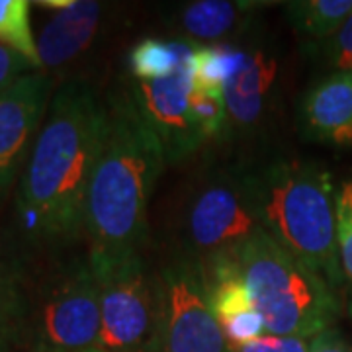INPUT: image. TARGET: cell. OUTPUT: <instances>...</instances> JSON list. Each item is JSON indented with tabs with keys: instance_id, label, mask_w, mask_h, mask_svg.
Here are the masks:
<instances>
[{
	"instance_id": "24",
	"label": "cell",
	"mask_w": 352,
	"mask_h": 352,
	"mask_svg": "<svg viewBox=\"0 0 352 352\" xmlns=\"http://www.w3.org/2000/svg\"><path fill=\"white\" fill-rule=\"evenodd\" d=\"M314 339H303V337H278L264 333L263 337L245 342L235 352H311Z\"/></svg>"
},
{
	"instance_id": "6",
	"label": "cell",
	"mask_w": 352,
	"mask_h": 352,
	"mask_svg": "<svg viewBox=\"0 0 352 352\" xmlns=\"http://www.w3.org/2000/svg\"><path fill=\"white\" fill-rule=\"evenodd\" d=\"M30 331L38 352H82L100 346L98 282L90 261L75 258L43 280L30 303Z\"/></svg>"
},
{
	"instance_id": "2",
	"label": "cell",
	"mask_w": 352,
	"mask_h": 352,
	"mask_svg": "<svg viewBox=\"0 0 352 352\" xmlns=\"http://www.w3.org/2000/svg\"><path fill=\"white\" fill-rule=\"evenodd\" d=\"M106 112V138L85 210L90 263L141 252L149 229V200L166 164L163 145L129 88L113 94Z\"/></svg>"
},
{
	"instance_id": "5",
	"label": "cell",
	"mask_w": 352,
	"mask_h": 352,
	"mask_svg": "<svg viewBox=\"0 0 352 352\" xmlns=\"http://www.w3.org/2000/svg\"><path fill=\"white\" fill-rule=\"evenodd\" d=\"M100 292V346L106 352H155L163 289L141 252L90 263Z\"/></svg>"
},
{
	"instance_id": "8",
	"label": "cell",
	"mask_w": 352,
	"mask_h": 352,
	"mask_svg": "<svg viewBox=\"0 0 352 352\" xmlns=\"http://www.w3.org/2000/svg\"><path fill=\"white\" fill-rule=\"evenodd\" d=\"M163 305L155 352H235L219 325L206 270L180 258L161 274Z\"/></svg>"
},
{
	"instance_id": "10",
	"label": "cell",
	"mask_w": 352,
	"mask_h": 352,
	"mask_svg": "<svg viewBox=\"0 0 352 352\" xmlns=\"http://www.w3.org/2000/svg\"><path fill=\"white\" fill-rule=\"evenodd\" d=\"M51 90V76L32 71L0 92V194L32 155L41 120L50 110Z\"/></svg>"
},
{
	"instance_id": "15",
	"label": "cell",
	"mask_w": 352,
	"mask_h": 352,
	"mask_svg": "<svg viewBox=\"0 0 352 352\" xmlns=\"http://www.w3.org/2000/svg\"><path fill=\"white\" fill-rule=\"evenodd\" d=\"M258 2L235 0H200L184 6L178 14V25L196 39H221L237 32L249 22L252 14L261 10Z\"/></svg>"
},
{
	"instance_id": "1",
	"label": "cell",
	"mask_w": 352,
	"mask_h": 352,
	"mask_svg": "<svg viewBox=\"0 0 352 352\" xmlns=\"http://www.w3.org/2000/svg\"><path fill=\"white\" fill-rule=\"evenodd\" d=\"M106 126V106L85 82L69 80L53 94L18 192L20 227L34 245L65 247L85 233Z\"/></svg>"
},
{
	"instance_id": "18",
	"label": "cell",
	"mask_w": 352,
	"mask_h": 352,
	"mask_svg": "<svg viewBox=\"0 0 352 352\" xmlns=\"http://www.w3.org/2000/svg\"><path fill=\"white\" fill-rule=\"evenodd\" d=\"M28 0H0V45L22 55L36 71L41 69L38 39L32 32V18Z\"/></svg>"
},
{
	"instance_id": "7",
	"label": "cell",
	"mask_w": 352,
	"mask_h": 352,
	"mask_svg": "<svg viewBox=\"0 0 352 352\" xmlns=\"http://www.w3.org/2000/svg\"><path fill=\"white\" fill-rule=\"evenodd\" d=\"M264 231L245 173H219L204 178L190 194L182 214V237L190 261L208 264L235 254L256 233Z\"/></svg>"
},
{
	"instance_id": "12",
	"label": "cell",
	"mask_w": 352,
	"mask_h": 352,
	"mask_svg": "<svg viewBox=\"0 0 352 352\" xmlns=\"http://www.w3.org/2000/svg\"><path fill=\"white\" fill-rule=\"evenodd\" d=\"M303 138L329 145H352V73H331L300 102Z\"/></svg>"
},
{
	"instance_id": "17",
	"label": "cell",
	"mask_w": 352,
	"mask_h": 352,
	"mask_svg": "<svg viewBox=\"0 0 352 352\" xmlns=\"http://www.w3.org/2000/svg\"><path fill=\"white\" fill-rule=\"evenodd\" d=\"M292 28L311 43L329 39L352 14V0H296L284 4Z\"/></svg>"
},
{
	"instance_id": "14",
	"label": "cell",
	"mask_w": 352,
	"mask_h": 352,
	"mask_svg": "<svg viewBox=\"0 0 352 352\" xmlns=\"http://www.w3.org/2000/svg\"><path fill=\"white\" fill-rule=\"evenodd\" d=\"M100 16L102 4L92 0H75L55 14L38 38L41 69H59L76 59L92 43Z\"/></svg>"
},
{
	"instance_id": "19",
	"label": "cell",
	"mask_w": 352,
	"mask_h": 352,
	"mask_svg": "<svg viewBox=\"0 0 352 352\" xmlns=\"http://www.w3.org/2000/svg\"><path fill=\"white\" fill-rule=\"evenodd\" d=\"M245 57L247 51L231 45H210V47L200 45L194 61L196 87L223 90L227 80L239 71Z\"/></svg>"
},
{
	"instance_id": "4",
	"label": "cell",
	"mask_w": 352,
	"mask_h": 352,
	"mask_svg": "<svg viewBox=\"0 0 352 352\" xmlns=\"http://www.w3.org/2000/svg\"><path fill=\"white\" fill-rule=\"evenodd\" d=\"M235 258L266 333L315 339L333 329L340 314L335 289L266 231L247 241Z\"/></svg>"
},
{
	"instance_id": "9",
	"label": "cell",
	"mask_w": 352,
	"mask_h": 352,
	"mask_svg": "<svg viewBox=\"0 0 352 352\" xmlns=\"http://www.w3.org/2000/svg\"><path fill=\"white\" fill-rule=\"evenodd\" d=\"M194 67L157 80H131L127 88L139 112L163 145L166 164L184 161L206 139L192 113Z\"/></svg>"
},
{
	"instance_id": "3",
	"label": "cell",
	"mask_w": 352,
	"mask_h": 352,
	"mask_svg": "<svg viewBox=\"0 0 352 352\" xmlns=\"http://www.w3.org/2000/svg\"><path fill=\"white\" fill-rule=\"evenodd\" d=\"M245 182L264 231L337 292L344 272L337 241V194L327 168L282 159L245 173Z\"/></svg>"
},
{
	"instance_id": "20",
	"label": "cell",
	"mask_w": 352,
	"mask_h": 352,
	"mask_svg": "<svg viewBox=\"0 0 352 352\" xmlns=\"http://www.w3.org/2000/svg\"><path fill=\"white\" fill-rule=\"evenodd\" d=\"M30 327V302L20 284H0V352H10Z\"/></svg>"
},
{
	"instance_id": "21",
	"label": "cell",
	"mask_w": 352,
	"mask_h": 352,
	"mask_svg": "<svg viewBox=\"0 0 352 352\" xmlns=\"http://www.w3.org/2000/svg\"><path fill=\"white\" fill-rule=\"evenodd\" d=\"M190 106H192L194 120H196L206 141L221 138L226 133L229 124H227L226 98H223L221 90L194 87Z\"/></svg>"
},
{
	"instance_id": "26",
	"label": "cell",
	"mask_w": 352,
	"mask_h": 352,
	"mask_svg": "<svg viewBox=\"0 0 352 352\" xmlns=\"http://www.w3.org/2000/svg\"><path fill=\"white\" fill-rule=\"evenodd\" d=\"M22 278V263L10 251L6 243L0 241V284H20Z\"/></svg>"
},
{
	"instance_id": "25",
	"label": "cell",
	"mask_w": 352,
	"mask_h": 352,
	"mask_svg": "<svg viewBox=\"0 0 352 352\" xmlns=\"http://www.w3.org/2000/svg\"><path fill=\"white\" fill-rule=\"evenodd\" d=\"M32 71H36V69L28 63L22 55L0 45V92L6 90L12 82H16L20 76H24L25 73H32Z\"/></svg>"
},
{
	"instance_id": "28",
	"label": "cell",
	"mask_w": 352,
	"mask_h": 352,
	"mask_svg": "<svg viewBox=\"0 0 352 352\" xmlns=\"http://www.w3.org/2000/svg\"><path fill=\"white\" fill-rule=\"evenodd\" d=\"M75 0H43V2H38V6H43V8H51V10H57L61 12L65 8H69Z\"/></svg>"
},
{
	"instance_id": "29",
	"label": "cell",
	"mask_w": 352,
	"mask_h": 352,
	"mask_svg": "<svg viewBox=\"0 0 352 352\" xmlns=\"http://www.w3.org/2000/svg\"><path fill=\"white\" fill-rule=\"evenodd\" d=\"M82 352H106V351H102V349H92V351H82Z\"/></svg>"
},
{
	"instance_id": "22",
	"label": "cell",
	"mask_w": 352,
	"mask_h": 352,
	"mask_svg": "<svg viewBox=\"0 0 352 352\" xmlns=\"http://www.w3.org/2000/svg\"><path fill=\"white\" fill-rule=\"evenodd\" d=\"M337 241L342 272L352 282V180L342 182L337 192Z\"/></svg>"
},
{
	"instance_id": "23",
	"label": "cell",
	"mask_w": 352,
	"mask_h": 352,
	"mask_svg": "<svg viewBox=\"0 0 352 352\" xmlns=\"http://www.w3.org/2000/svg\"><path fill=\"white\" fill-rule=\"evenodd\" d=\"M319 45L335 73H352V14L331 38L317 43L315 47Z\"/></svg>"
},
{
	"instance_id": "11",
	"label": "cell",
	"mask_w": 352,
	"mask_h": 352,
	"mask_svg": "<svg viewBox=\"0 0 352 352\" xmlns=\"http://www.w3.org/2000/svg\"><path fill=\"white\" fill-rule=\"evenodd\" d=\"M210 286V302L219 325L233 349L263 337V315L258 314L251 289L241 274L235 254L201 264Z\"/></svg>"
},
{
	"instance_id": "13",
	"label": "cell",
	"mask_w": 352,
	"mask_h": 352,
	"mask_svg": "<svg viewBox=\"0 0 352 352\" xmlns=\"http://www.w3.org/2000/svg\"><path fill=\"white\" fill-rule=\"evenodd\" d=\"M278 65L263 51H247L239 71L223 87L227 124L239 129H251L263 120L274 88Z\"/></svg>"
},
{
	"instance_id": "27",
	"label": "cell",
	"mask_w": 352,
	"mask_h": 352,
	"mask_svg": "<svg viewBox=\"0 0 352 352\" xmlns=\"http://www.w3.org/2000/svg\"><path fill=\"white\" fill-rule=\"evenodd\" d=\"M311 352H352V344L342 339L339 331L329 329L314 339Z\"/></svg>"
},
{
	"instance_id": "16",
	"label": "cell",
	"mask_w": 352,
	"mask_h": 352,
	"mask_svg": "<svg viewBox=\"0 0 352 352\" xmlns=\"http://www.w3.org/2000/svg\"><path fill=\"white\" fill-rule=\"evenodd\" d=\"M198 43L190 39H141L129 51L127 63L135 80H157L194 67Z\"/></svg>"
}]
</instances>
